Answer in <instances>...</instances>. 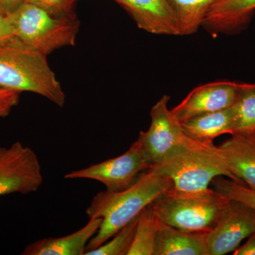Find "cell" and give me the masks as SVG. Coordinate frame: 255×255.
Here are the masks:
<instances>
[{
  "instance_id": "obj_24",
  "label": "cell",
  "mask_w": 255,
  "mask_h": 255,
  "mask_svg": "<svg viewBox=\"0 0 255 255\" xmlns=\"http://www.w3.org/2000/svg\"><path fill=\"white\" fill-rule=\"evenodd\" d=\"M14 37V31L7 18L0 14V46L7 43Z\"/></svg>"
},
{
  "instance_id": "obj_16",
  "label": "cell",
  "mask_w": 255,
  "mask_h": 255,
  "mask_svg": "<svg viewBox=\"0 0 255 255\" xmlns=\"http://www.w3.org/2000/svg\"><path fill=\"white\" fill-rule=\"evenodd\" d=\"M186 135L200 141H214L216 137L233 132L232 107L201 114L181 124Z\"/></svg>"
},
{
  "instance_id": "obj_9",
  "label": "cell",
  "mask_w": 255,
  "mask_h": 255,
  "mask_svg": "<svg viewBox=\"0 0 255 255\" xmlns=\"http://www.w3.org/2000/svg\"><path fill=\"white\" fill-rule=\"evenodd\" d=\"M255 232V211L236 201H230L214 228L208 233L209 255H224L239 248L242 241Z\"/></svg>"
},
{
  "instance_id": "obj_5",
  "label": "cell",
  "mask_w": 255,
  "mask_h": 255,
  "mask_svg": "<svg viewBox=\"0 0 255 255\" xmlns=\"http://www.w3.org/2000/svg\"><path fill=\"white\" fill-rule=\"evenodd\" d=\"M6 18L16 38L46 56L55 50L74 46L80 28L76 16H55L27 2Z\"/></svg>"
},
{
  "instance_id": "obj_10",
  "label": "cell",
  "mask_w": 255,
  "mask_h": 255,
  "mask_svg": "<svg viewBox=\"0 0 255 255\" xmlns=\"http://www.w3.org/2000/svg\"><path fill=\"white\" fill-rule=\"evenodd\" d=\"M242 85L243 83L226 81L201 85L193 90L171 112L182 124L201 114L226 110L234 104Z\"/></svg>"
},
{
  "instance_id": "obj_15",
  "label": "cell",
  "mask_w": 255,
  "mask_h": 255,
  "mask_svg": "<svg viewBox=\"0 0 255 255\" xmlns=\"http://www.w3.org/2000/svg\"><path fill=\"white\" fill-rule=\"evenodd\" d=\"M207 236L181 231L160 221L154 255H209Z\"/></svg>"
},
{
  "instance_id": "obj_25",
  "label": "cell",
  "mask_w": 255,
  "mask_h": 255,
  "mask_svg": "<svg viewBox=\"0 0 255 255\" xmlns=\"http://www.w3.org/2000/svg\"><path fill=\"white\" fill-rule=\"evenodd\" d=\"M26 0H0V14L3 16H10L19 9Z\"/></svg>"
},
{
  "instance_id": "obj_1",
  "label": "cell",
  "mask_w": 255,
  "mask_h": 255,
  "mask_svg": "<svg viewBox=\"0 0 255 255\" xmlns=\"http://www.w3.org/2000/svg\"><path fill=\"white\" fill-rule=\"evenodd\" d=\"M172 187L169 178L157 174L150 167L124 190L99 192L92 199L86 213L89 219L101 218L102 221L100 229L89 242L85 253L109 241Z\"/></svg>"
},
{
  "instance_id": "obj_12",
  "label": "cell",
  "mask_w": 255,
  "mask_h": 255,
  "mask_svg": "<svg viewBox=\"0 0 255 255\" xmlns=\"http://www.w3.org/2000/svg\"><path fill=\"white\" fill-rule=\"evenodd\" d=\"M255 11V0H218L202 26L212 35L238 33L250 22Z\"/></svg>"
},
{
  "instance_id": "obj_26",
  "label": "cell",
  "mask_w": 255,
  "mask_h": 255,
  "mask_svg": "<svg viewBox=\"0 0 255 255\" xmlns=\"http://www.w3.org/2000/svg\"><path fill=\"white\" fill-rule=\"evenodd\" d=\"M234 255H255V232L249 237L243 246L239 247L233 253Z\"/></svg>"
},
{
  "instance_id": "obj_8",
  "label": "cell",
  "mask_w": 255,
  "mask_h": 255,
  "mask_svg": "<svg viewBox=\"0 0 255 255\" xmlns=\"http://www.w3.org/2000/svg\"><path fill=\"white\" fill-rule=\"evenodd\" d=\"M169 100V96L164 95L153 106L150 112V128L140 132L137 139L152 166L165 158L187 137L182 125L168 109Z\"/></svg>"
},
{
  "instance_id": "obj_22",
  "label": "cell",
  "mask_w": 255,
  "mask_h": 255,
  "mask_svg": "<svg viewBox=\"0 0 255 255\" xmlns=\"http://www.w3.org/2000/svg\"><path fill=\"white\" fill-rule=\"evenodd\" d=\"M78 0H26V2L35 5L49 14L59 17L76 16L74 11Z\"/></svg>"
},
{
  "instance_id": "obj_21",
  "label": "cell",
  "mask_w": 255,
  "mask_h": 255,
  "mask_svg": "<svg viewBox=\"0 0 255 255\" xmlns=\"http://www.w3.org/2000/svg\"><path fill=\"white\" fill-rule=\"evenodd\" d=\"M215 190L229 200L239 201L255 211V190L232 179L217 177L211 182Z\"/></svg>"
},
{
  "instance_id": "obj_3",
  "label": "cell",
  "mask_w": 255,
  "mask_h": 255,
  "mask_svg": "<svg viewBox=\"0 0 255 255\" xmlns=\"http://www.w3.org/2000/svg\"><path fill=\"white\" fill-rule=\"evenodd\" d=\"M0 87L41 95L60 107L65 95L46 55L29 48L16 37L0 46Z\"/></svg>"
},
{
  "instance_id": "obj_14",
  "label": "cell",
  "mask_w": 255,
  "mask_h": 255,
  "mask_svg": "<svg viewBox=\"0 0 255 255\" xmlns=\"http://www.w3.org/2000/svg\"><path fill=\"white\" fill-rule=\"evenodd\" d=\"M231 135L219 145L228 168L240 184L255 190V135Z\"/></svg>"
},
{
  "instance_id": "obj_20",
  "label": "cell",
  "mask_w": 255,
  "mask_h": 255,
  "mask_svg": "<svg viewBox=\"0 0 255 255\" xmlns=\"http://www.w3.org/2000/svg\"><path fill=\"white\" fill-rule=\"evenodd\" d=\"M138 216L122 228L109 241L93 251L87 252L85 255H127L131 248Z\"/></svg>"
},
{
  "instance_id": "obj_2",
  "label": "cell",
  "mask_w": 255,
  "mask_h": 255,
  "mask_svg": "<svg viewBox=\"0 0 255 255\" xmlns=\"http://www.w3.org/2000/svg\"><path fill=\"white\" fill-rule=\"evenodd\" d=\"M151 168L169 178L173 184L172 189L179 192L204 190L217 177H228L239 183L228 168L226 156L219 146L188 135L165 158Z\"/></svg>"
},
{
  "instance_id": "obj_23",
  "label": "cell",
  "mask_w": 255,
  "mask_h": 255,
  "mask_svg": "<svg viewBox=\"0 0 255 255\" xmlns=\"http://www.w3.org/2000/svg\"><path fill=\"white\" fill-rule=\"evenodd\" d=\"M21 92L0 87V117H7L19 102Z\"/></svg>"
},
{
  "instance_id": "obj_6",
  "label": "cell",
  "mask_w": 255,
  "mask_h": 255,
  "mask_svg": "<svg viewBox=\"0 0 255 255\" xmlns=\"http://www.w3.org/2000/svg\"><path fill=\"white\" fill-rule=\"evenodd\" d=\"M43 180L39 159L29 147L20 142L0 147V196L35 192Z\"/></svg>"
},
{
  "instance_id": "obj_11",
  "label": "cell",
  "mask_w": 255,
  "mask_h": 255,
  "mask_svg": "<svg viewBox=\"0 0 255 255\" xmlns=\"http://www.w3.org/2000/svg\"><path fill=\"white\" fill-rule=\"evenodd\" d=\"M128 13L138 28L150 33L180 36L179 22L167 0H113Z\"/></svg>"
},
{
  "instance_id": "obj_7",
  "label": "cell",
  "mask_w": 255,
  "mask_h": 255,
  "mask_svg": "<svg viewBox=\"0 0 255 255\" xmlns=\"http://www.w3.org/2000/svg\"><path fill=\"white\" fill-rule=\"evenodd\" d=\"M151 167L136 140L123 155L69 172L65 178L92 179L103 184L107 190L119 191L130 187L142 172Z\"/></svg>"
},
{
  "instance_id": "obj_18",
  "label": "cell",
  "mask_w": 255,
  "mask_h": 255,
  "mask_svg": "<svg viewBox=\"0 0 255 255\" xmlns=\"http://www.w3.org/2000/svg\"><path fill=\"white\" fill-rule=\"evenodd\" d=\"M234 125L232 135H255V84L243 83L232 106Z\"/></svg>"
},
{
  "instance_id": "obj_19",
  "label": "cell",
  "mask_w": 255,
  "mask_h": 255,
  "mask_svg": "<svg viewBox=\"0 0 255 255\" xmlns=\"http://www.w3.org/2000/svg\"><path fill=\"white\" fill-rule=\"evenodd\" d=\"M159 224L160 220L152 209V204L142 210L138 216L135 237L127 255H154Z\"/></svg>"
},
{
  "instance_id": "obj_13",
  "label": "cell",
  "mask_w": 255,
  "mask_h": 255,
  "mask_svg": "<svg viewBox=\"0 0 255 255\" xmlns=\"http://www.w3.org/2000/svg\"><path fill=\"white\" fill-rule=\"evenodd\" d=\"M102 219H90L84 227L68 236L43 238L33 242L23 250V255H82L87 245L100 229Z\"/></svg>"
},
{
  "instance_id": "obj_4",
  "label": "cell",
  "mask_w": 255,
  "mask_h": 255,
  "mask_svg": "<svg viewBox=\"0 0 255 255\" xmlns=\"http://www.w3.org/2000/svg\"><path fill=\"white\" fill-rule=\"evenodd\" d=\"M230 201L214 189L179 192L172 188L152 206L159 219L169 226L186 232L209 233Z\"/></svg>"
},
{
  "instance_id": "obj_17",
  "label": "cell",
  "mask_w": 255,
  "mask_h": 255,
  "mask_svg": "<svg viewBox=\"0 0 255 255\" xmlns=\"http://www.w3.org/2000/svg\"><path fill=\"white\" fill-rule=\"evenodd\" d=\"M177 16L180 36L194 34L218 0H167Z\"/></svg>"
}]
</instances>
